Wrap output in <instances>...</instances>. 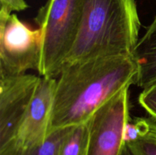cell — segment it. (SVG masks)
<instances>
[{"mask_svg":"<svg viewBox=\"0 0 156 155\" xmlns=\"http://www.w3.org/2000/svg\"><path fill=\"white\" fill-rule=\"evenodd\" d=\"M122 155H133L132 153H131V152L129 151V148L127 147V146L125 144V147H124V149H123V154Z\"/></svg>","mask_w":156,"mask_h":155,"instance_id":"obj_15","label":"cell"},{"mask_svg":"<svg viewBox=\"0 0 156 155\" xmlns=\"http://www.w3.org/2000/svg\"><path fill=\"white\" fill-rule=\"evenodd\" d=\"M89 139V120L72 126L61 144L59 155H85Z\"/></svg>","mask_w":156,"mask_h":155,"instance_id":"obj_9","label":"cell"},{"mask_svg":"<svg viewBox=\"0 0 156 155\" xmlns=\"http://www.w3.org/2000/svg\"><path fill=\"white\" fill-rule=\"evenodd\" d=\"M138 67L136 84L142 90L156 83V16L140 38L133 52Z\"/></svg>","mask_w":156,"mask_h":155,"instance_id":"obj_8","label":"cell"},{"mask_svg":"<svg viewBox=\"0 0 156 155\" xmlns=\"http://www.w3.org/2000/svg\"><path fill=\"white\" fill-rule=\"evenodd\" d=\"M83 0H47L34 21L42 33L40 75L56 78L69 55L80 27Z\"/></svg>","mask_w":156,"mask_h":155,"instance_id":"obj_3","label":"cell"},{"mask_svg":"<svg viewBox=\"0 0 156 155\" xmlns=\"http://www.w3.org/2000/svg\"><path fill=\"white\" fill-rule=\"evenodd\" d=\"M140 27L136 0H83L77 38L63 66L96 57L133 56Z\"/></svg>","mask_w":156,"mask_h":155,"instance_id":"obj_2","label":"cell"},{"mask_svg":"<svg viewBox=\"0 0 156 155\" xmlns=\"http://www.w3.org/2000/svg\"><path fill=\"white\" fill-rule=\"evenodd\" d=\"M129 88L114 94L89 119V139L85 155H122L125 126L129 116Z\"/></svg>","mask_w":156,"mask_h":155,"instance_id":"obj_5","label":"cell"},{"mask_svg":"<svg viewBox=\"0 0 156 155\" xmlns=\"http://www.w3.org/2000/svg\"><path fill=\"white\" fill-rule=\"evenodd\" d=\"M140 106L156 121V83L143 89L138 97Z\"/></svg>","mask_w":156,"mask_h":155,"instance_id":"obj_13","label":"cell"},{"mask_svg":"<svg viewBox=\"0 0 156 155\" xmlns=\"http://www.w3.org/2000/svg\"><path fill=\"white\" fill-rule=\"evenodd\" d=\"M56 78L41 77L17 133L0 155H21L44 142L51 133Z\"/></svg>","mask_w":156,"mask_h":155,"instance_id":"obj_6","label":"cell"},{"mask_svg":"<svg viewBox=\"0 0 156 155\" xmlns=\"http://www.w3.org/2000/svg\"><path fill=\"white\" fill-rule=\"evenodd\" d=\"M41 79L27 73L0 78V149L18 132Z\"/></svg>","mask_w":156,"mask_h":155,"instance_id":"obj_7","label":"cell"},{"mask_svg":"<svg viewBox=\"0 0 156 155\" xmlns=\"http://www.w3.org/2000/svg\"><path fill=\"white\" fill-rule=\"evenodd\" d=\"M148 119V129L146 133L136 141L126 144L133 155H156V121Z\"/></svg>","mask_w":156,"mask_h":155,"instance_id":"obj_10","label":"cell"},{"mask_svg":"<svg viewBox=\"0 0 156 155\" xmlns=\"http://www.w3.org/2000/svg\"><path fill=\"white\" fill-rule=\"evenodd\" d=\"M133 56L96 57L66 65L56 78L51 132L88 121L114 94L136 81Z\"/></svg>","mask_w":156,"mask_h":155,"instance_id":"obj_1","label":"cell"},{"mask_svg":"<svg viewBox=\"0 0 156 155\" xmlns=\"http://www.w3.org/2000/svg\"><path fill=\"white\" fill-rule=\"evenodd\" d=\"M71 127L53 131L44 142L25 150L21 155H59L61 144Z\"/></svg>","mask_w":156,"mask_h":155,"instance_id":"obj_11","label":"cell"},{"mask_svg":"<svg viewBox=\"0 0 156 155\" xmlns=\"http://www.w3.org/2000/svg\"><path fill=\"white\" fill-rule=\"evenodd\" d=\"M147 129V117H137L133 120L130 119L125 126L123 134L125 144L136 141L146 133Z\"/></svg>","mask_w":156,"mask_h":155,"instance_id":"obj_12","label":"cell"},{"mask_svg":"<svg viewBox=\"0 0 156 155\" xmlns=\"http://www.w3.org/2000/svg\"><path fill=\"white\" fill-rule=\"evenodd\" d=\"M0 14L11 15L14 12H22L29 5L24 0H0Z\"/></svg>","mask_w":156,"mask_h":155,"instance_id":"obj_14","label":"cell"},{"mask_svg":"<svg viewBox=\"0 0 156 155\" xmlns=\"http://www.w3.org/2000/svg\"><path fill=\"white\" fill-rule=\"evenodd\" d=\"M42 33L21 21L16 14H0V78L18 76L29 70L38 72Z\"/></svg>","mask_w":156,"mask_h":155,"instance_id":"obj_4","label":"cell"}]
</instances>
